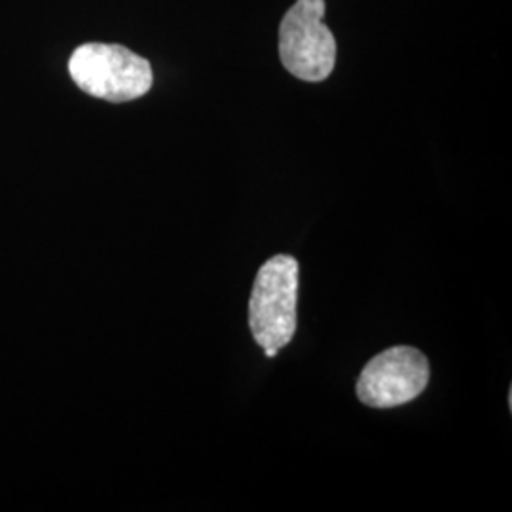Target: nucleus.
I'll use <instances>...</instances> for the list:
<instances>
[{
    "mask_svg": "<svg viewBox=\"0 0 512 512\" xmlns=\"http://www.w3.org/2000/svg\"><path fill=\"white\" fill-rule=\"evenodd\" d=\"M429 376V361L418 349H385L363 368L357 397L370 408H395L420 397L429 384Z\"/></svg>",
    "mask_w": 512,
    "mask_h": 512,
    "instance_id": "obj_4",
    "label": "nucleus"
},
{
    "mask_svg": "<svg viewBox=\"0 0 512 512\" xmlns=\"http://www.w3.org/2000/svg\"><path fill=\"white\" fill-rule=\"evenodd\" d=\"M325 0H296L279 25V55L289 73L323 82L334 71L336 38L325 25Z\"/></svg>",
    "mask_w": 512,
    "mask_h": 512,
    "instance_id": "obj_3",
    "label": "nucleus"
},
{
    "mask_svg": "<svg viewBox=\"0 0 512 512\" xmlns=\"http://www.w3.org/2000/svg\"><path fill=\"white\" fill-rule=\"evenodd\" d=\"M264 353H266V357H270V359H272V357L277 355V349H264Z\"/></svg>",
    "mask_w": 512,
    "mask_h": 512,
    "instance_id": "obj_5",
    "label": "nucleus"
},
{
    "mask_svg": "<svg viewBox=\"0 0 512 512\" xmlns=\"http://www.w3.org/2000/svg\"><path fill=\"white\" fill-rule=\"evenodd\" d=\"M298 262L289 255L270 258L256 274L249 300V327L262 349L285 348L296 332Z\"/></svg>",
    "mask_w": 512,
    "mask_h": 512,
    "instance_id": "obj_2",
    "label": "nucleus"
},
{
    "mask_svg": "<svg viewBox=\"0 0 512 512\" xmlns=\"http://www.w3.org/2000/svg\"><path fill=\"white\" fill-rule=\"evenodd\" d=\"M69 73L82 92L110 103L135 101L154 82L147 59L120 44H82L69 59Z\"/></svg>",
    "mask_w": 512,
    "mask_h": 512,
    "instance_id": "obj_1",
    "label": "nucleus"
}]
</instances>
